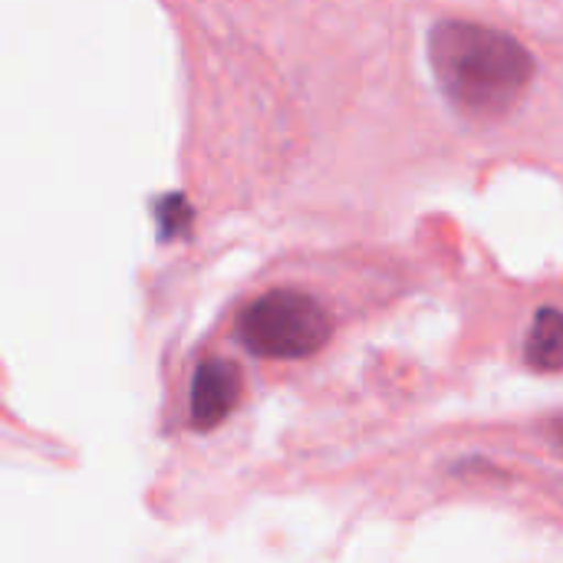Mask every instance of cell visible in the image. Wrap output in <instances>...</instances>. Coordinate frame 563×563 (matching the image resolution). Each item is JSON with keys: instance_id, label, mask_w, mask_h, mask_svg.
<instances>
[{"instance_id": "cell-4", "label": "cell", "mask_w": 563, "mask_h": 563, "mask_svg": "<svg viewBox=\"0 0 563 563\" xmlns=\"http://www.w3.org/2000/svg\"><path fill=\"white\" fill-rule=\"evenodd\" d=\"M525 360L538 373H561L563 369V310L541 307L531 320L525 340Z\"/></svg>"}, {"instance_id": "cell-2", "label": "cell", "mask_w": 563, "mask_h": 563, "mask_svg": "<svg viewBox=\"0 0 563 563\" xmlns=\"http://www.w3.org/2000/svg\"><path fill=\"white\" fill-rule=\"evenodd\" d=\"M330 313L303 290H267L238 317V340L261 360H307L330 340Z\"/></svg>"}, {"instance_id": "cell-1", "label": "cell", "mask_w": 563, "mask_h": 563, "mask_svg": "<svg viewBox=\"0 0 563 563\" xmlns=\"http://www.w3.org/2000/svg\"><path fill=\"white\" fill-rule=\"evenodd\" d=\"M429 59L445 99L468 119L508 115L534 79V56L515 36L465 20L429 33Z\"/></svg>"}, {"instance_id": "cell-3", "label": "cell", "mask_w": 563, "mask_h": 563, "mask_svg": "<svg viewBox=\"0 0 563 563\" xmlns=\"http://www.w3.org/2000/svg\"><path fill=\"white\" fill-rule=\"evenodd\" d=\"M241 399V369L231 360H205L191 376L188 416L195 429H214L224 422Z\"/></svg>"}]
</instances>
